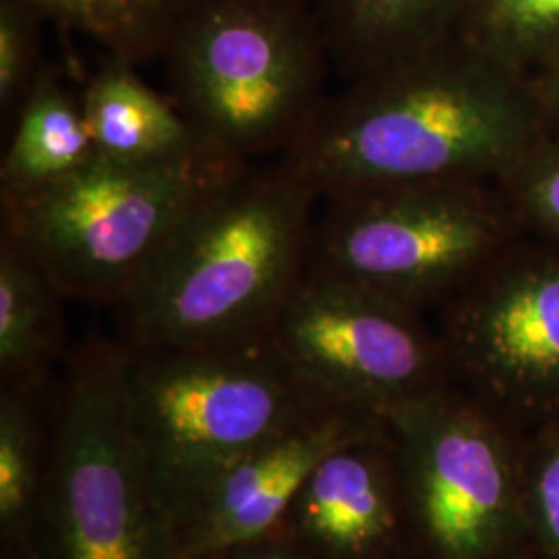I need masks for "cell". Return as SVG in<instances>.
<instances>
[{"mask_svg":"<svg viewBox=\"0 0 559 559\" xmlns=\"http://www.w3.org/2000/svg\"><path fill=\"white\" fill-rule=\"evenodd\" d=\"M346 83L280 156L320 201L400 185L500 182L547 138L531 80L460 38Z\"/></svg>","mask_w":559,"mask_h":559,"instance_id":"cell-1","label":"cell"},{"mask_svg":"<svg viewBox=\"0 0 559 559\" xmlns=\"http://www.w3.org/2000/svg\"><path fill=\"white\" fill-rule=\"evenodd\" d=\"M318 205L316 191L282 158L242 164L117 307L120 344L156 353L267 338L309 270Z\"/></svg>","mask_w":559,"mask_h":559,"instance_id":"cell-2","label":"cell"},{"mask_svg":"<svg viewBox=\"0 0 559 559\" xmlns=\"http://www.w3.org/2000/svg\"><path fill=\"white\" fill-rule=\"evenodd\" d=\"M124 396L173 526L233 462L336 404L300 380L270 338L189 350L127 348Z\"/></svg>","mask_w":559,"mask_h":559,"instance_id":"cell-3","label":"cell"},{"mask_svg":"<svg viewBox=\"0 0 559 559\" xmlns=\"http://www.w3.org/2000/svg\"><path fill=\"white\" fill-rule=\"evenodd\" d=\"M162 59L182 115L242 162L295 145L334 67L311 0H200Z\"/></svg>","mask_w":559,"mask_h":559,"instance_id":"cell-4","label":"cell"},{"mask_svg":"<svg viewBox=\"0 0 559 559\" xmlns=\"http://www.w3.org/2000/svg\"><path fill=\"white\" fill-rule=\"evenodd\" d=\"M242 164L218 147L147 164L96 158L50 187L2 198V233L62 297L119 307L201 201Z\"/></svg>","mask_w":559,"mask_h":559,"instance_id":"cell-5","label":"cell"},{"mask_svg":"<svg viewBox=\"0 0 559 559\" xmlns=\"http://www.w3.org/2000/svg\"><path fill=\"white\" fill-rule=\"evenodd\" d=\"M127 348L90 342L50 413L40 559H179L173 520L133 433Z\"/></svg>","mask_w":559,"mask_h":559,"instance_id":"cell-6","label":"cell"},{"mask_svg":"<svg viewBox=\"0 0 559 559\" xmlns=\"http://www.w3.org/2000/svg\"><path fill=\"white\" fill-rule=\"evenodd\" d=\"M309 270L346 280L419 316L479 276L520 226L500 182L400 185L320 201Z\"/></svg>","mask_w":559,"mask_h":559,"instance_id":"cell-7","label":"cell"},{"mask_svg":"<svg viewBox=\"0 0 559 559\" xmlns=\"http://www.w3.org/2000/svg\"><path fill=\"white\" fill-rule=\"evenodd\" d=\"M417 559H501L524 545L526 433L454 381L385 415Z\"/></svg>","mask_w":559,"mask_h":559,"instance_id":"cell-8","label":"cell"},{"mask_svg":"<svg viewBox=\"0 0 559 559\" xmlns=\"http://www.w3.org/2000/svg\"><path fill=\"white\" fill-rule=\"evenodd\" d=\"M433 325L456 385L522 433L559 425V247L520 233Z\"/></svg>","mask_w":559,"mask_h":559,"instance_id":"cell-9","label":"cell"},{"mask_svg":"<svg viewBox=\"0 0 559 559\" xmlns=\"http://www.w3.org/2000/svg\"><path fill=\"white\" fill-rule=\"evenodd\" d=\"M267 338L320 396L378 415L452 381L429 318L313 270Z\"/></svg>","mask_w":559,"mask_h":559,"instance_id":"cell-10","label":"cell"},{"mask_svg":"<svg viewBox=\"0 0 559 559\" xmlns=\"http://www.w3.org/2000/svg\"><path fill=\"white\" fill-rule=\"evenodd\" d=\"M383 415L330 404L240 456L175 526L179 559H205L276 533L316 466Z\"/></svg>","mask_w":559,"mask_h":559,"instance_id":"cell-11","label":"cell"},{"mask_svg":"<svg viewBox=\"0 0 559 559\" xmlns=\"http://www.w3.org/2000/svg\"><path fill=\"white\" fill-rule=\"evenodd\" d=\"M278 531L313 559L415 558L385 417L321 460Z\"/></svg>","mask_w":559,"mask_h":559,"instance_id":"cell-12","label":"cell"},{"mask_svg":"<svg viewBox=\"0 0 559 559\" xmlns=\"http://www.w3.org/2000/svg\"><path fill=\"white\" fill-rule=\"evenodd\" d=\"M332 64L355 80L459 38L471 0H311Z\"/></svg>","mask_w":559,"mask_h":559,"instance_id":"cell-13","label":"cell"},{"mask_svg":"<svg viewBox=\"0 0 559 559\" xmlns=\"http://www.w3.org/2000/svg\"><path fill=\"white\" fill-rule=\"evenodd\" d=\"M85 119L102 160L120 164L175 160L216 147L177 104L162 98L135 64L108 60L83 92Z\"/></svg>","mask_w":559,"mask_h":559,"instance_id":"cell-14","label":"cell"},{"mask_svg":"<svg viewBox=\"0 0 559 559\" xmlns=\"http://www.w3.org/2000/svg\"><path fill=\"white\" fill-rule=\"evenodd\" d=\"M98 158L75 98L55 71L41 69L15 115V129L0 166L2 198L50 187Z\"/></svg>","mask_w":559,"mask_h":559,"instance_id":"cell-15","label":"cell"},{"mask_svg":"<svg viewBox=\"0 0 559 559\" xmlns=\"http://www.w3.org/2000/svg\"><path fill=\"white\" fill-rule=\"evenodd\" d=\"M41 390H0V559H40L50 466Z\"/></svg>","mask_w":559,"mask_h":559,"instance_id":"cell-16","label":"cell"},{"mask_svg":"<svg viewBox=\"0 0 559 559\" xmlns=\"http://www.w3.org/2000/svg\"><path fill=\"white\" fill-rule=\"evenodd\" d=\"M46 276L15 240L0 242V381L2 388L41 390L60 348L59 299Z\"/></svg>","mask_w":559,"mask_h":559,"instance_id":"cell-17","label":"cell"},{"mask_svg":"<svg viewBox=\"0 0 559 559\" xmlns=\"http://www.w3.org/2000/svg\"><path fill=\"white\" fill-rule=\"evenodd\" d=\"M44 20L92 38L129 64L164 57L200 0H25Z\"/></svg>","mask_w":559,"mask_h":559,"instance_id":"cell-18","label":"cell"},{"mask_svg":"<svg viewBox=\"0 0 559 559\" xmlns=\"http://www.w3.org/2000/svg\"><path fill=\"white\" fill-rule=\"evenodd\" d=\"M459 38L533 80L559 62V0H471Z\"/></svg>","mask_w":559,"mask_h":559,"instance_id":"cell-19","label":"cell"},{"mask_svg":"<svg viewBox=\"0 0 559 559\" xmlns=\"http://www.w3.org/2000/svg\"><path fill=\"white\" fill-rule=\"evenodd\" d=\"M522 519L524 547L559 559V425L524 438Z\"/></svg>","mask_w":559,"mask_h":559,"instance_id":"cell-20","label":"cell"},{"mask_svg":"<svg viewBox=\"0 0 559 559\" xmlns=\"http://www.w3.org/2000/svg\"><path fill=\"white\" fill-rule=\"evenodd\" d=\"M500 187L520 230L559 247V135L540 141Z\"/></svg>","mask_w":559,"mask_h":559,"instance_id":"cell-21","label":"cell"},{"mask_svg":"<svg viewBox=\"0 0 559 559\" xmlns=\"http://www.w3.org/2000/svg\"><path fill=\"white\" fill-rule=\"evenodd\" d=\"M40 13L25 0H0V106L17 115L21 102L44 69Z\"/></svg>","mask_w":559,"mask_h":559,"instance_id":"cell-22","label":"cell"},{"mask_svg":"<svg viewBox=\"0 0 559 559\" xmlns=\"http://www.w3.org/2000/svg\"><path fill=\"white\" fill-rule=\"evenodd\" d=\"M205 559H313L300 545L284 533H272L260 539L247 540L228 547Z\"/></svg>","mask_w":559,"mask_h":559,"instance_id":"cell-23","label":"cell"},{"mask_svg":"<svg viewBox=\"0 0 559 559\" xmlns=\"http://www.w3.org/2000/svg\"><path fill=\"white\" fill-rule=\"evenodd\" d=\"M547 127V135H559V62L531 80Z\"/></svg>","mask_w":559,"mask_h":559,"instance_id":"cell-24","label":"cell"},{"mask_svg":"<svg viewBox=\"0 0 559 559\" xmlns=\"http://www.w3.org/2000/svg\"><path fill=\"white\" fill-rule=\"evenodd\" d=\"M501 559H545L540 558L539 554H535V551H531L528 547H520V549H516V551H512V554H508L506 558Z\"/></svg>","mask_w":559,"mask_h":559,"instance_id":"cell-25","label":"cell"},{"mask_svg":"<svg viewBox=\"0 0 559 559\" xmlns=\"http://www.w3.org/2000/svg\"><path fill=\"white\" fill-rule=\"evenodd\" d=\"M406 559H417V558H406Z\"/></svg>","mask_w":559,"mask_h":559,"instance_id":"cell-26","label":"cell"}]
</instances>
